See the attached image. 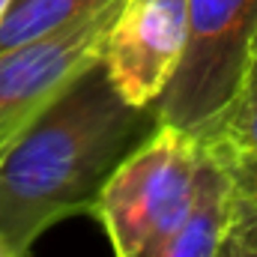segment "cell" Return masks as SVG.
Masks as SVG:
<instances>
[{
	"instance_id": "6da1fadb",
	"label": "cell",
	"mask_w": 257,
	"mask_h": 257,
	"mask_svg": "<svg viewBox=\"0 0 257 257\" xmlns=\"http://www.w3.org/2000/svg\"><path fill=\"white\" fill-rule=\"evenodd\" d=\"M156 126V108L126 102L102 60L81 72L0 162V248L30 257L48 227L93 212L114 168Z\"/></svg>"
},
{
	"instance_id": "7a4b0ae2",
	"label": "cell",
	"mask_w": 257,
	"mask_h": 257,
	"mask_svg": "<svg viewBox=\"0 0 257 257\" xmlns=\"http://www.w3.org/2000/svg\"><path fill=\"white\" fill-rule=\"evenodd\" d=\"M203 165L200 141L159 123L114 168L93 203L114 257H132L171 233L194 206Z\"/></svg>"
},
{
	"instance_id": "3957f363",
	"label": "cell",
	"mask_w": 257,
	"mask_h": 257,
	"mask_svg": "<svg viewBox=\"0 0 257 257\" xmlns=\"http://www.w3.org/2000/svg\"><path fill=\"white\" fill-rule=\"evenodd\" d=\"M257 45V0H189L180 69L153 102L156 120L200 138L236 96Z\"/></svg>"
},
{
	"instance_id": "277c9868",
	"label": "cell",
	"mask_w": 257,
	"mask_h": 257,
	"mask_svg": "<svg viewBox=\"0 0 257 257\" xmlns=\"http://www.w3.org/2000/svg\"><path fill=\"white\" fill-rule=\"evenodd\" d=\"M123 0L0 51V162L66 87L102 60L108 27Z\"/></svg>"
},
{
	"instance_id": "5b68a950",
	"label": "cell",
	"mask_w": 257,
	"mask_h": 257,
	"mask_svg": "<svg viewBox=\"0 0 257 257\" xmlns=\"http://www.w3.org/2000/svg\"><path fill=\"white\" fill-rule=\"evenodd\" d=\"M189 0H123L102 45L111 84L132 105H153L180 69Z\"/></svg>"
},
{
	"instance_id": "8992f818",
	"label": "cell",
	"mask_w": 257,
	"mask_h": 257,
	"mask_svg": "<svg viewBox=\"0 0 257 257\" xmlns=\"http://www.w3.org/2000/svg\"><path fill=\"white\" fill-rule=\"evenodd\" d=\"M233 227V183L230 171L203 150L197 197L192 212L162 239L132 257H218Z\"/></svg>"
},
{
	"instance_id": "52a82bcc",
	"label": "cell",
	"mask_w": 257,
	"mask_h": 257,
	"mask_svg": "<svg viewBox=\"0 0 257 257\" xmlns=\"http://www.w3.org/2000/svg\"><path fill=\"white\" fill-rule=\"evenodd\" d=\"M197 141L224 168H236L257 159V45L236 96Z\"/></svg>"
},
{
	"instance_id": "ba28073f",
	"label": "cell",
	"mask_w": 257,
	"mask_h": 257,
	"mask_svg": "<svg viewBox=\"0 0 257 257\" xmlns=\"http://www.w3.org/2000/svg\"><path fill=\"white\" fill-rule=\"evenodd\" d=\"M111 0H15L0 21V51L66 27Z\"/></svg>"
},
{
	"instance_id": "9c48e42d",
	"label": "cell",
	"mask_w": 257,
	"mask_h": 257,
	"mask_svg": "<svg viewBox=\"0 0 257 257\" xmlns=\"http://www.w3.org/2000/svg\"><path fill=\"white\" fill-rule=\"evenodd\" d=\"M230 183H233V212H248L257 209V159L227 168Z\"/></svg>"
},
{
	"instance_id": "30bf717a",
	"label": "cell",
	"mask_w": 257,
	"mask_h": 257,
	"mask_svg": "<svg viewBox=\"0 0 257 257\" xmlns=\"http://www.w3.org/2000/svg\"><path fill=\"white\" fill-rule=\"evenodd\" d=\"M218 257H257V245L248 242L245 236H239V233L230 227V233H227V239H224Z\"/></svg>"
},
{
	"instance_id": "8fae6325",
	"label": "cell",
	"mask_w": 257,
	"mask_h": 257,
	"mask_svg": "<svg viewBox=\"0 0 257 257\" xmlns=\"http://www.w3.org/2000/svg\"><path fill=\"white\" fill-rule=\"evenodd\" d=\"M233 230L239 236H245L248 242L257 245V209H248V212H233Z\"/></svg>"
},
{
	"instance_id": "7c38bea8",
	"label": "cell",
	"mask_w": 257,
	"mask_h": 257,
	"mask_svg": "<svg viewBox=\"0 0 257 257\" xmlns=\"http://www.w3.org/2000/svg\"><path fill=\"white\" fill-rule=\"evenodd\" d=\"M12 3H15V0H0V21H3V15L9 12V6H12Z\"/></svg>"
},
{
	"instance_id": "4fadbf2b",
	"label": "cell",
	"mask_w": 257,
	"mask_h": 257,
	"mask_svg": "<svg viewBox=\"0 0 257 257\" xmlns=\"http://www.w3.org/2000/svg\"><path fill=\"white\" fill-rule=\"evenodd\" d=\"M0 257H9V254H6V251H3V248H0Z\"/></svg>"
}]
</instances>
